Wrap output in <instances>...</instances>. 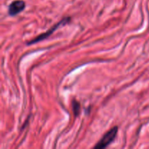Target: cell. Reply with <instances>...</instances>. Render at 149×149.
<instances>
[{
  "mask_svg": "<svg viewBox=\"0 0 149 149\" xmlns=\"http://www.w3.org/2000/svg\"><path fill=\"white\" fill-rule=\"evenodd\" d=\"M118 133V127H113L111 130H109L103 137L101 139L97 142V143L95 146V148H104L109 146L111 143L114 141Z\"/></svg>",
  "mask_w": 149,
  "mask_h": 149,
  "instance_id": "obj_1",
  "label": "cell"
},
{
  "mask_svg": "<svg viewBox=\"0 0 149 149\" xmlns=\"http://www.w3.org/2000/svg\"><path fill=\"white\" fill-rule=\"evenodd\" d=\"M70 20H71V17H65V18L62 19V20H61V21L59 22V23H58L57 24L54 25V26H52V27L50 29H49L47 31L45 32V33H42V34H41V35H39V36H36V38H34L33 39H32L31 41L29 42L27 44L29 45H33V44L37 43V42H41V41L44 40V39H46L47 38L49 37V36H50V35L52 34V33H53L55 31H56L57 29H59L60 26H65V25H66L67 23H69Z\"/></svg>",
  "mask_w": 149,
  "mask_h": 149,
  "instance_id": "obj_2",
  "label": "cell"
},
{
  "mask_svg": "<svg viewBox=\"0 0 149 149\" xmlns=\"http://www.w3.org/2000/svg\"><path fill=\"white\" fill-rule=\"evenodd\" d=\"M26 7V3L23 0H15L10 4L8 13L10 15L15 16L23 11Z\"/></svg>",
  "mask_w": 149,
  "mask_h": 149,
  "instance_id": "obj_3",
  "label": "cell"
},
{
  "mask_svg": "<svg viewBox=\"0 0 149 149\" xmlns=\"http://www.w3.org/2000/svg\"><path fill=\"white\" fill-rule=\"evenodd\" d=\"M72 105H73V111H74V114H75L76 116H77L80 112V104L77 101H74L73 102Z\"/></svg>",
  "mask_w": 149,
  "mask_h": 149,
  "instance_id": "obj_4",
  "label": "cell"
}]
</instances>
